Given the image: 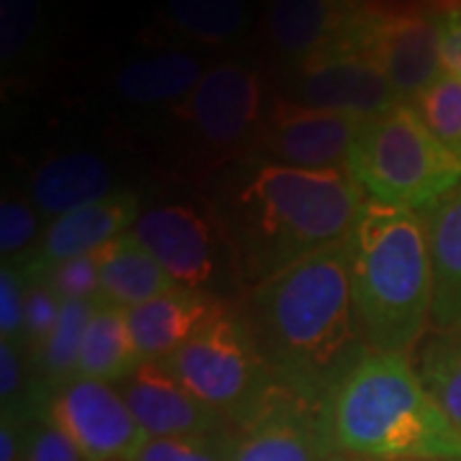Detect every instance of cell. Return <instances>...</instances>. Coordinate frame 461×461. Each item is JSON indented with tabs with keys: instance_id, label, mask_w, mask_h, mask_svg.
Returning <instances> with one entry per match:
<instances>
[{
	"instance_id": "obj_1",
	"label": "cell",
	"mask_w": 461,
	"mask_h": 461,
	"mask_svg": "<svg viewBox=\"0 0 461 461\" xmlns=\"http://www.w3.org/2000/svg\"><path fill=\"white\" fill-rule=\"evenodd\" d=\"M364 200L346 172H308L244 157L218 177L211 211L249 293L293 264L346 241Z\"/></svg>"
},
{
	"instance_id": "obj_2",
	"label": "cell",
	"mask_w": 461,
	"mask_h": 461,
	"mask_svg": "<svg viewBox=\"0 0 461 461\" xmlns=\"http://www.w3.org/2000/svg\"><path fill=\"white\" fill-rule=\"evenodd\" d=\"M239 311L282 393L308 408L321 411L372 354L354 313L348 239L257 285Z\"/></svg>"
},
{
	"instance_id": "obj_3",
	"label": "cell",
	"mask_w": 461,
	"mask_h": 461,
	"mask_svg": "<svg viewBox=\"0 0 461 461\" xmlns=\"http://www.w3.org/2000/svg\"><path fill=\"white\" fill-rule=\"evenodd\" d=\"M354 313L372 354L408 357L429 336L433 267L423 213L364 200L348 233Z\"/></svg>"
},
{
	"instance_id": "obj_4",
	"label": "cell",
	"mask_w": 461,
	"mask_h": 461,
	"mask_svg": "<svg viewBox=\"0 0 461 461\" xmlns=\"http://www.w3.org/2000/svg\"><path fill=\"white\" fill-rule=\"evenodd\" d=\"M346 459L461 461V433L429 395L408 357L369 354L323 402Z\"/></svg>"
},
{
	"instance_id": "obj_5",
	"label": "cell",
	"mask_w": 461,
	"mask_h": 461,
	"mask_svg": "<svg viewBox=\"0 0 461 461\" xmlns=\"http://www.w3.org/2000/svg\"><path fill=\"white\" fill-rule=\"evenodd\" d=\"M346 175L366 200L426 213L461 185V162L426 129L411 103L364 118Z\"/></svg>"
},
{
	"instance_id": "obj_6",
	"label": "cell",
	"mask_w": 461,
	"mask_h": 461,
	"mask_svg": "<svg viewBox=\"0 0 461 461\" xmlns=\"http://www.w3.org/2000/svg\"><path fill=\"white\" fill-rule=\"evenodd\" d=\"M162 364L233 430L251 426L285 395L236 305L213 315Z\"/></svg>"
},
{
	"instance_id": "obj_7",
	"label": "cell",
	"mask_w": 461,
	"mask_h": 461,
	"mask_svg": "<svg viewBox=\"0 0 461 461\" xmlns=\"http://www.w3.org/2000/svg\"><path fill=\"white\" fill-rule=\"evenodd\" d=\"M267 80L257 67L218 62L172 108L187 147L211 167L233 165L254 151L267 115Z\"/></svg>"
},
{
	"instance_id": "obj_8",
	"label": "cell",
	"mask_w": 461,
	"mask_h": 461,
	"mask_svg": "<svg viewBox=\"0 0 461 461\" xmlns=\"http://www.w3.org/2000/svg\"><path fill=\"white\" fill-rule=\"evenodd\" d=\"M346 51L369 57L402 103H412L444 75L438 11L423 0H364Z\"/></svg>"
},
{
	"instance_id": "obj_9",
	"label": "cell",
	"mask_w": 461,
	"mask_h": 461,
	"mask_svg": "<svg viewBox=\"0 0 461 461\" xmlns=\"http://www.w3.org/2000/svg\"><path fill=\"white\" fill-rule=\"evenodd\" d=\"M131 230L177 287L221 300V287L229 280L241 287L229 239L211 208L200 211L182 203L157 205L139 215Z\"/></svg>"
},
{
	"instance_id": "obj_10",
	"label": "cell",
	"mask_w": 461,
	"mask_h": 461,
	"mask_svg": "<svg viewBox=\"0 0 461 461\" xmlns=\"http://www.w3.org/2000/svg\"><path fill=\"white\" fill-rule=\"evenodd\" d=\"M362 121L277 95L269 100L262 131L249 157L308 172H346V159Z\"/></svg>"
},
{
	"instance_id": "obj_11",
	"label": "cell",
	"mask_w": 461,
	"mask_h": 461,
	"mask_svg": "<svg viewBox=\"0 0 461 461\" xmlns=\"http://www.w3.org/2000/svg\"><path fill=\"white\" fill-rule=\"evenodd\" d=\"M277 95L357 118H375L402 103L387 75L369 57L346 50L321 51L308 62L285 69Z\"/></svg>"
},
{
	"instance_id": "obj_12",
	"label": "cell",
	"mask_w": 461,
	"mask_h": 461,
	"mask_svg": "<svg viewBox=\"0 0 461 461\" xmlns=\"http://www.w3.org/2000/svg\"><path fill=\"white\" fill-rule=\"evenodd\" d=\"M47 420L77 446L85 461H133L149 438L121 390L98 379H72L57 390Z\"/></svg>"
},
{
	"instance_id": "obj_13",
	"label": "cell",
	"mask_w": 461,
	"mask_h": 461,
	"mask_svg": "<svg viewBox=\"0 0 461 461\" xmlns=\"http://www.w3.org/2000/svg\"><path fill=\"white\" fill-rule=\"evenodd\" d=\"M364 0H267L262 36L282 69L321 51L346 50Z\"/></svg>"
},
{
	"instance_id": "obj_14",
	"label": "cell",
	"mask_w": 461,
	"mask_h": 461,
	"mask_svg": "<svg viewBox=\"0 0 461 461\" xmlns=\"http://www.w3.org/2000/svg\"><path fill=\"white\" fill-rule=\"evenodd\" d=\"M133 418L149 438H193L233 433L229 423L193 395L162 362L141 364L121 382Z\"/></svg>"
},
{
	"instance_id": "obj_15",
	"label": "cell",
	"mask_w": 461,
	"mask_h": 461,
	"mask_svg": "<svg viewBox=\"0 0 461 461\" xmlns=\"http://www.w3.org/2000/svg\"><path fill=\"white\" fill-rule=\"evenodd\" d=\"M323 412L282 395L251 426L230 438L229 461H341Z\"/></svg>"
},
{
	"instance_id": "obj_16",
	"label": "cell",
	"mask_w": 461,
	"mask_h": 461,
	"mask_svg": "<svg viewBox=\"0 0 461 461\" xmlns=\"http://www.w3.org/2000/svg\"><path fill=\"white\" fill-rule=\"evenodd\" d=\"M139 198L133 190H113L108 198L93 205L77 208L72 213L59 215L50 223L36 254L23 259L26 277H44L51 267L100 251L115 241L118 236L129 233L139 221Z\"/></svg>"
},
{
	"instance_id": "obj_17",
	"label": "cell",
	"mask_w": 461,
	"mask_h": 461,
	"mask_svg": "<svg viewBox=\"0 0 461 461\" xmlns=\"http://www.w3.org/2000/svg\"><path fill=\"white\" fill-rule=\"evenodd\" d=\"M226 305V300L208 293L175 287L165 295L129 308V330L141 364L165 362Z\"/></svg>"
},
{
	"instance_id": "obj_18",
	"label": "cell",
	"mask_w": 461,
	"mask_h": 461,
	"mask_svg": "<svg viewBox=\"0 0 461 461\" xmlns=\"http://www.w3.org/2000/svg\"><path fill=\"white\" fill-rule=\"evenodd\" d=\"M433 267L430 329H461V185L423 213Z\"/></svg>"
},
{
	"instance_id": "obj_19",
	"label": "cell",
	"mask_w": 461,
	"mask_h": 461,
	"mask_svg": "<svg viewBox=\"0 0 461 461\" xmlns=\"http://www.w3.org/2000/svg\"><path fill=\"white\" fill-rule=\"evenodd\" d=\"M113 175L98 154L69 151L36 167L32 175V200L44 215L59 218L93 205L113 193Z\"/></svg>"
},
{
	"instance_id": "obj_20",
	"label": "cell",
	"mask_w": 461,
	"mask_h": 461,
	"mask_svg": "<svg viewBox=\"0 0 461 461\" xmlns=\"http://www.w3.org/2000/svg\"><path fill=\"white\" fill-rule=\"evenodd\" d=\"M177 285L154 259L136 233L129 230L103 249L100 264V295L121 308H136L154 297L165 295Z\"/></svg>"
},
{
	"instance_id": "obj_21",
	"label": "cell",
	"mask_w": 461,
	"mask_h": 461,
	"mask_svg": "<svg viewBox=\"0 0 461 461\" xmlns=\"http://www.w3.org/2000/svg\"><path fill=\"white\" fill-rule=\"evenodd\" d=\"M139 366L141 359L133 346L126 308L98 295L85 329L75 379H98L113 384L131 377Z\"/></svg>"
},
{
	"instance_id": "obj_22",
	"label": "cell",
	"mask_w": 461,
	"mask_h": 461,
	"mask_svg": "<svg viewBox=\"0 0 461 461\" xmlns=\"http://www.w3.org/2000/svg\"><path fill=\"white\" fill-rule=\"evenodd\" d=\"M203 77L198 57L187 51H162L121 67L113 77L118 98L133 105H177Z\"/></svg>"
},
{
	"instance_id": "obj_23",
	"label": "cell",
	"mask_w": 461,
	"mask_h": 461,
	"mask_svg": "<svg viewBox=\"0 0 461 461\" xmlns=\"http://www.w3.org/2000/svg\"><path fill=\"white\" fill-rule=\"evenodd\" d=\"M162 21L182 41L226 47L249 29L247 0H165Z\"/></svg>"
},
{
	"instance_id": "obj_24",
	"label": "cell",
	"mask_w": 461,
	"mask_h": 461,
	"mask_svg": "<svg viewBox=\"0 0 461 461\" xmlns=\"http://www.w3.org/2000/svg\"><path fill=\"white\" fill-rule=\"evenodd\" d=\"M415 372L461 433V329L429 330L415 354Z\"/></svg>"
},
{
	"instance_id": "obj_25",
	"label": "cell",
	"mask_w": 461,
	"mask_h": 461,
	"mask_svg": "<svg viewBox=\"0 0 461 461\" xmlns=\"http://www.w3.org/2000/svg\"><path fill=\"white\" fill-rule=\"evenodd\" d=\"M95 300H62V313L51 336L33 357V375L54 395L77 375V362L83 351V339Z\"/></svg>"
},
{
	"instance_id": "obj_26",
	"label": "cell",
	"mask_w": 461,
	"mask_h": 461,
	"mask_svg": "<svg viewBox=\"0 0 461 461\" xmlns=\"http://www.w3.org/2000/svg\"><path fill=\"white\" fill-rule=\"evenodd\" d=\"M44 32V0H0V65L8 77L32 65Z\"/></svg>"
},
{
	"instance_id": "obj_27",
	"label": "cell",
	"mask_w": 461,
	"mask_h": 461,
	"mask_svg": "<svg viewBox=\"0 0 461 461\" xmlns=\"http://www.w3.org/2000/svg\"><path fill=\"white\" fill-rule=\"evenodd\" d=\"M412 111L426 123L441 144L461 162V80L441 75L411 103Z\"/></svg>"
},
{
	"instance_id": "obj_28",
	"label": "cell",
	"mask_w": 461,
	"mask_h": 461,
	"mask_svg": "<svg viewBox=\"0 0 461 461\" xmlns=\"http://www.w3.org/2000/svg\"><path fill=\"white\" fill-rule=\"evenodd\" d=\"M62 313V297L51 290L47 280L26 277V303H23V341L21 348L33 359L39 348L51 336Z\"/></svg>"
},
{
	"instance_id": "obj_29",
	"label": "cell",
	"mask_w": 461,
	"mask_h": 461,
	"mask_svg": "<svg viewBox=\"0 0 461 461\" xmlns=\"http://www.w3.org/2000/svg\"><path fill=\"white\" fill-rule=\"evenodd\" d=\"M233 433L193 438H147L133 461H229Z\"/></svg>"
},
{
	"instance_id": "obj_30",
	"label": "cell",
	"mask_w": 461,
	"mask_h": 461,
	"mask_svg": "<svg viewBox=\"0 0 461 461\" xmlns=\"http://www.w3.org/2000/svg\"><path fill=\"white\" fill-rule=\"evenodd\" d=\"M103 249L85 254V257L67 259V262L51 267L44 277H32V280H47V285L62 300H95L100 295Z\"/></svg>"
},
{
	"instance_id": "obj_31",
	"label": "cell",
	"mask_w": 461,
	"mask_h": 461,
	"mask_svg": "<svg viewBox=\"0 0 461 461\" xmlns=\"http://www.w3.org/2000/svg\"><path fill=\"white\" fill-rule=\"evenodd\" d=\"M39 230V221L32 208L18 198H5L0 205V254L3 264L29 259L26 251Z\"/></svg>"
},
{
	"instance_id": "obj_32",
	"label": "cell",
	"mask_w": 461,
	"mask_h": 461,
	"mask_svg": "<svg viewBox=\"0 0 461 461\" xmlns=\"http://www.w3.org/2000/svg\"><path fill=\"white\" fill-rule=\"evenodd\" d=\"M23 303L26 272L21 262H5L0 272V336L3 341H23Z\"/></svg>"
},
{
	"instance_id": "obj_33",
	"label": "cell",
	"mask_w": 461,
	"mask_h": 461,
	"mask_svg": "<svg viewBox=\"0 0 461 461\" xmlns=\"http://www.w3.org/2000/svg\"><path fill=\"white\" fill-rule=\"evenodd\" d=\"M21 461H85L77 446L67 438L54 423L33 420L26 433V448Z\"/></svg>"
},
{
	"instance_id": "obj_34",
	"label": "cell",
	"mask_w": 461,
	"mask_h": 461,
	"mask_svg": "<svg viewBox=\"0 0 461 461\" xmlns=\"http://www.w3.org/2000/svg\"><path fill=\"white\" fill-rule=\"evenodd\" d=\"M438 44L444 72L461 80V8L438 11Z\"/></svg>"
},
{
	"instance_id": "obj_35",
	"label": "cell",
	"mask_w": 461,
	"mask_h": 461,
	"mask_svg": "<svg viewBox=\"0 0 461 461\" xmlns=\"http://www.w3.org/2000/svg\"><path fill=\"white\" fill-rule=\"evenodd\" d=\"M29 420L3 412L0 420V461H21L23 448H26V433H29Z\"/></svg>"
},
{
	"instance_id": "obj_36",
	"label": "cell",
	"mask_w": 461,
	"mask_h": 461,
	"mask_svg": "<svg viewBox=\"0 0 461 461\" xmlns=\"http://www.w3.org/2000/svg\"><path fill=\"white\" fill-rule=\"evenodd\" d=\"M351 461H441V459H351Z\"/></svg>"
},
{
	"instance_id": "obj_37",
	"label": "cell",
	"mask_w": 461,
	"mask_h": 461,
	"mask_svg": "<svg viewBox=\"0 0 461 461\" xmlns=\"http://www.w3.org/2000/svg\"><path fill=\"white\" fill-rule=\"evenodd\" d=\"M341 461H351V459H341Z\"/></svg>"
}]
</instances>
